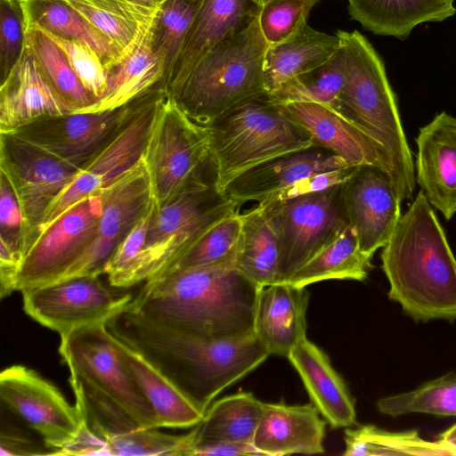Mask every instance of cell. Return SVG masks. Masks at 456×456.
<instances>
[{
    "label": "cell",
    "instance_id": "6da1fadb",
    "mask_svg": "<svg viewBox=\"0 0 456 456\" xmlns=\"http://www.w3.org/2000/svg\"><path fill=\"white\" fill-rule=\"evenodd\" d=\"M106 325L203 413L217 395L270 355L255 333L231 338H203L152 321L130 306Z\"/></svg>",
    "mask_w": 456,
    "mask_h": 456
},
{
    "label": "cell",
    "instance_id": "7a4b0ae2",
    "mask_svg": "<svg viewBox=\"0 0 456 456\" xmlns=\"http://www.w3.org/2000/svg\"><path fill=\"white\" fill-rule=\"evenodd\" d=\"M259 289L232 264L189 268L144 282L130 308L200 337L238 338L255 333Z\"/></svg>",
    "mask_w": 456,
    "mask_h": 456
},
{
    "label": "cell",
    "instance_id": "3957f363",
    "mask_svg": "<svg viewBox=\"0 0 456 456\" xmlns=\"http://www.w3.org/2000/svg\"><path fill=\"white\" fill-rule=\"evenodd\" d=\"M388 297L415 322L456 320V258L423 191L381 252Z\"/></svg>",
    "mask_w": 456,
    "mask_h": 456
},
{
    "label": "cell",
    "instance_id": "277c9868",
    "mask_svg": "<svg viewBox=\"0 0 456 456\" xmlns=\"http://www.w3.org/2000/svg\"><path fill=\"white\" fill-rule=\"evenodd\" d=\"M337 35L345 79L334 110L372 141L390 167L399 198L411 199L414 164L384 62L358 31L338 30Z\"/></svg>",
    "mask_w": 456,
    "mask_h": 456
},
{
    "label": "cell",
    "instance_id": "5b68a950",
    "mask_svg": "<svg viewBox=\"0 0 456 456\" xmlns=\"http://www.w3.org/2000/svg\"><path fill=\"white\" fill-rule=\"evenodd\" d=\"M267 48L257 13L166 93L191 120L208 126L244 101L265 93L264 60Z\"/></svg>",
    "mask_w": 456,
    "mask_h": 456
},
{
    "label": "cell",
    "instance_id": "8992f818",
    "mask_svg": "<svg viewBox=\"0 0 456 456\" xmlns=\"http://www.w3.org/2000/svg\"><path fill=\"white\" fill-rule=\"evenodd\" d=\"M204 126L215 183L222 192L243 172L314 145L310 134L266 93L244 101Z\"/></svg>",
    "mask_w": 456,
    "mask_h": 456
},
{
    "label": "cell",
    "instance_id": "52a82bcc",
    "mask_svg": "<svg viewBox=\"0 0 456 456\" xmlns=\"http://www.w3.org/2000/svg\"><path fill=\"white\" fill-rule=\"evenodd\" d=\"M239 205L209 175L194 180L162 207L154 204L137 282L161 275L216 224L235 214Z\"/></svg>",
    "mask_w": 456,
    "mask_h": 456
},
{
    "label": "cell",
    "instance_id": "ba28073f",
    "mask_svg": "<svg viewBox=\"0 0 456 456\" xmlns=\"http://www.w3.org/2000/svg\"><path fill=\"white\" fill-rule=\"evenodd\" d=\"M143 159L157 208L214 170L206 126L191 120L167 93L156 115Z\"/></svg>",
    "mask_w": 456,
    "mask_h": 456
},
{
    "label": "cell",
    "instance_id": "9c48e42d",
    "mask_svg": "<svg viewBox=\"0 0 456 456\" xmlns=\"http://www.w3.org/2000/svg\"><path fill=\"white\" fill-rule=\"evenodd\" d=\"M278 241L277 283L288 282L348 226L342 183L297 197L260 202Z\"/></svg>",
    "mask_w": 456,
    "mask_h": 456
},
{
    "label": "cell",
    "instance_id": "30bf717a",
    "mask_svg": "<svg viewBox=\"0 0 456 456\" xmlns=\"http://www.w3.org/2000/svg\"><path fill=\"white\" fill-rule=\"evenodd\" d=\"M59 354L86 387L104 395L140 426L159 428L157 414L133 377L106 323L82 327L60 336Z\"/></svg>",
    "mask_w": 456,
    "mask_h": 456
},
{
    "label": "cell",
    "instance_id": "8fae6325",
    "mask_svg": "<svg viewBox=\"0 0 456 456\" xmlns=\"http://www.w3.org/2000/svg\"><path fill=\"white\" fill-rule=\"evenodd\" d=\"M165 95L166 90L161 86L142 98L133 114L51 204L44 217L40 233L72 205L110 186L143 159L156 115Z\"/></svg>",
    "mask_w": 456,
    "mask_h": 456
},
{
    "label": "cell",
    "instance_id": "7c38bea8",
    "mask_svg": "<svg viewBox=\"0 0 456 456\" xmlns=\"http://www.w3.org/2000/svg\"><path fill=\"white\" fill-rule=\"evenodd\" d=\"M0 397L5 408L41 437L51 455H66L83 428L82 411L37 371L15 364L0 374Z\"/></svg>",
    "mask_w": 456,
    "mask_h": 456
},
{
    "label": "cell",
    "instance_id": "4fadbf2b",
    "mask_svg": "<svg viewBox=\"0 0 456 456\" xmlns=\"http://www.w3.org/2000/svg\"><path fill=\"white\" fill-rule=\"evenodd\" d=\"M100 276L73 277L24 289L23 310L34 321L63 336L77 329L107 323L126 310L131 293L110 289Z\"/></svg>",
    "mask_w": 456,
    "mask_h": 456
},
{
    "label": "cell",
    "instance_id": "5bb4252c",
    "mask_svg": "<svg viewBox=\"0 0 456 456\" xmlns=\"http://www.w3.org/2000/svg\"><path fill=\"white\" fill-rule=\"evenodd\" d=\"M0 170L8 175L21 208L26 256L49 207L80 169L13 134L0 133Z\"/></svg>",
    "mask_w": 456,
    "mask_h": 456
},
{
    "label": "cell",
    "instance_id": "9a60e30c",
    "mask_svg": "<svg viewBox=\"0 0 456 456\" xmlns=\"http://www.w3.org/2000/svg\"><path fill=\"white\" fill-rule=\"evenodd\" d=\"M101 211L99 191L72 205L45 228L23 259L16 291L58 281L90 245Z\"/></svg>",
    "mask_w": 456,
    "mask_h": 456
},
{
    "label": "cell",
    "instance_id": "2e32d148",
    "mask_svg": "<svg viewBox=\"0 0 456 456\" xmlns=\"http://www.w3.org/2000/svg\"><path fill=\"white\" fill-rule=\"evenodd\" d=\"M100 192L102 211L94 237L80 258L58 281L105 274L118 246L153 205L144 159Z\"/></svg>",
    "mask_w": 456,
    "mask_h": 456
},
{
    "label": "cell",
    "instance_id": "e0dca14e",
    "mask_svg": "<svg viewBox=\"0 0 456 456\" xmlns=\"http://www.w3.org/2000/svg\"><path fill=\"white\" fill-rule=\"evenodd\" d=\"M143 96L110 110L45 117L11 134L81 169L133 114Z\"/></svg>",
    "mask_w": 456,
    "mask_h": 456
},
{
    "label": "cell",
    "instance_id": "ac0fdd59",
    "mask_svg": "<svg viewBox=\"0 0 456 456\" xmlns=\"http://www.w3.org/2000/svg\"><path fill=\"white\" fill-rule=\"evenodd\" d=\"M342 199L361 250L373 256L386 245L402 216V200L390 174L376 165L357 166L342 183Z\"/></svg>",
    "mask_w": 456,
    "mask_h": 456
},
{
    "label": "cell",
    "instance_id": "d6986e66",
    "mask_svg": "<svg viewBox=\"0 0 456 456\" xmlns=\"http://www.w3.org/2000/svg\"><path fill=\"white\" fill-rule=\"evenodd\" d=\"M416 180L446 220L456 214V117L440 112L416 138Z\"/></svg>",
    "mask_w": 456,
    "mask_h": 456
},
{
    "label": "cell",
    "instance_id": "ffe728a7",
    "mask_svg": "<svg viewBox=\"0 0 456 456\" xmlns=\"http://www.w3.org/2000/svg\"><path fill=\"white\" fill-rule=\"evenodd\" d=\"M350 167L330 151L313 145L257 165L232 180L223 192L239 204L262 202L299 179Z\"/></svg>",
    "mask_w": 456,
    "mask_h": 456
},
{
    "label": "cell",
    "instance_id": "44dd1931",
    "mask_svg": "<svg viewBox=\"0 0 456 456\" xmlns=\"http://www.w3.org/2000/svg\"><path fill=\"white\" fill-rule=\"evenodd\" d=\"M325 426L313 403H265L253 444L265 456L323 453Z\"/></svg>",
    "mask_w": 456,
    "mask_h": 456
},
{
    "label": "cell",
    "instance_id": "7402d4cb",
    "mask_svg": "<svg viewBox=\"0 0 456 456\" xmlns=\"http://www.w3.org/2000/svg\"><path fill=\"white\" fill-rule=\"evenodd\" d=\"M309 292L289 282L259 289L254 332L269 354L288 357L292 348L306 337Z\"/></svg>",
    "mask_w": 456,
    "mask_h": 456
},
{
    "label": "cell",
    "instance_id": "603a6c76",
    "mask_svg": "<svg viewBox=\"0 0 456 456\" xmlns=\"http://www.w3.org/2000/svg\"><path fill=\"white\" fill-rule=\"evenodd\" d=\"M260 7L253 0H203L165 82V90L178 85L208 53L256 16Z\"/></svg>",
    "mask_w": 456,
    "mask_h": 456
},
{
    "label": "cell",
    "instance_id": "cb8c5ba5",
    "mask_svg": "<svg viewBox=\"0 0 456 456\" xmlns=\"http://www.w3.org/2000/svg\"><path fill=\"white\" fill-rule=\"evenodd\" d=\"M322 416L333 428L355 424V402L345 380L319 346L303 338L288 357Z\"/></svg>",
    "mask_w": 456,
    "mask_h": 456
},
{
    "label": "cell",
    "instance_id": "d4e9b609",
    "mask_svg": "<svg viewBox=\"0 0 456 456\" xmlns=\"http://www.w3.org/2000/svg\"><path fill=\"white\" fill-rule=\"evenodd\" d=\"M70 113L53 92L36 61L23 53L0 86V133H11L34 120Z\"/></svg>",
    "mask_w": 456,
    "mask_h": 456
},
{
    "label": "cell",
    "instance_id": "484cf974",
    "mask_svg": "<svg viewBox=\"0 0 456 456\" xmlns=\"http://www.w3.org/2000/svg\"><path fill=\"white\" fill-rule=\"evenodd\" d=\"M283 106L310 134L314 145L330 151L349 166L376 165L391 175L390 167L372 141L334 109L314 102Z\"/></svg>",
    "mask_w": 456,
    "mask_h": 456
},
{
    "label": "cell",
    "instance_id": "4316f807",
    "mask_svg": "<svg viewBox=\"0 0 456 456\" xmlns=\"http://www.w3.org/2000/svg\"><path fill=\"white\" fill-rule=\"evenodd\" d=\"M155 19L142 30L132 50L108 72L105 94L83 112L118 109L164 86L167 66L154 45Z\"/></svg>",
    "mask_w": 456,
    "mask_h": 456
},
{
    "label": "cell",
    "instance_id": "83f0119b",
    "mask_svg": "<svg viewBox=\"0 0 456 456\" xmlns=\"http://www.w3.org/2000/svg\"><path fill=\"white\" fill-rule=\"evenodd\" d=\"M352 19L375 35L406 39L426 22L456 14L454 0H347Z\"/></svg>",
    "mask_w": 456,
    "mask_h": 456
},
{
    "label": "cell",
    "instance_id": "f1b7e54d",
    "mask_svg": "<svg viewBox=\"0 0 456 456\" xmlns=\"http://www.w3.org/2000/svg\"><path fill=\"white\" fill-rule=\"evenodd\" d=\"M338 35L303 23L290 37L268 45L264 60L265 91L271 94L291 78L329 61L339 49Z\"/></svg>",
    "mask_w": 456,
    "mask_h": 456
},
{
    "label": "cell",
    "instance_id": "f546056e",
    "mask_svg": "<svg viewBox=\"0 0 456 456\" xmlns=\"http://www.w3.org/2000/svg\"><path fill=\"white\" fill-rule=\"evenodd\" d=\"M118 346L135 381L152 405L159 428H189L203 418L201 412L167 378L142 354L117 338Z\"/></svg>",
    "mask_w": 456,
    "mask_h": 456
},
{
    "label": "cell",
    "instance_id": "4dcf8cb0",
    "mask_svg": "<svg viewBox=\"0 0 456 456\" xmlns=\"http://www.w3.org/2000/svg\"><path fill=\"white\" fill-rule=\"evenodd\" d=\"M264 404L252 393L244 391L210 404L202 419L194 426V452L199 448L221 443L253 444Z\"/></svg>",
    "mask_w": 456,
    "mask_h": 456
},
{
    "label": "cell",
    "instance_id": "1f68e13d",
    "mask_svg": "<svg viewBox=\"0 0 456 456\" xmlns=\"http://www.w3.org/2000/svg\"><path fill=\"white\" fill-rule=\"evenodd\" d=\"M62 1L105 36L117 48L121 59L132 50L161 6H148L133 0Z\"/></svg>",
    "mask_w": 456,
    "mask_h": 456
},
{
    "label": "cell",
    "instance_id": "d6a6232c",
    "mask_svg": "<svg viewBox=\"0 0 456 456\" xmlns=\"http://www.w3.org/2000/svg\"><path fill=\"white\" fill-rule=\"evenodd\" d=\"M20 7L25 25L63 38L82 41L99 53L108 72L121 61L114 45L62 0H24Z\"/></svg>",
    "mask_w": 456,
    "mask_h": 456
},
{
    "label": "cell",
    "instance_id": "836d02e7",
    "mask_svg": "<svg viewBox=\"0 0 456 456\" xmlns=\"http://www.w3.org/2000/svg\"><path fill=\"white\" fill-rule=\"evenodd\" d=\"M278 241L261 204L242 214L234 267L259 288L277 283Z\"/></svg>",
    "mask_w": 456,
    "mask_h": 456
},
{
    "label": "cell",
    "instance_id": "e575fe53",
    "mask_svg": "<svg viewBox=\"0 0 456 456\" xmlns=\"http://www.w3.org/2000/svg\"><path fill=\"white\" fill-rule=\"evenodd\" d=\"M25 26V47L45 81L71 113L83 112L98 100L81 84L61 48L44 32Z\"/></svg>",
    "mask_w": 456,
    "mask_h": 456
},
{
    "label": "cell",
    "instance_id": "d590c367",
    "mask_svg": "<svg viewBox=\"0 0 456 456\" xmlns=\"http://www.w3.org/2000/svg\"><path fill=\"white\" fill-rule=\"evenodd\" d=\"M372 256L361 250L354 230L348 226L332 243L303 265L288 282L305 288L326 280L362 281L372 268Z\"/></svg>",
    "mask_w": 456,
    "mask_h": 456
},
{
    "label": "cell",
    "instance_id": "8d00e7d4",
    "mask_svg": "<svg viewBox=\"0 0 456 456\" xmlns=\"http://www.w3.org/2000/svg\"><path fill=\"white\" fill-rule=\"evenodd\" d=\"M344 456L451 455L436 440L421 438L417 431L389 432L373 425L345 430Z\"/></svg>",
    "mask_w": 456,
    "mask_h": 456
},
{
    "label": "cell",
    "instance_id": "74e56055",
    "mask_svg": "<svg viewBox=\"0 0 456 456\" xmlns=\"http://www.w3.org/2000/svg\"><path fill=\"white\" fill-rule=\"evenodd\" d=\"M344 79V61L339 46L329 61L291 78L268 95L281 105L314 102L335 109Z\"/></svg>",
    "mask_w": 456,
    "mask_h": 456
},
{
    "label": "cell",
    "instance_id": "f35d334b",
    "mask_svg": "<svg viewBox=\"0 0 456 456\" xmlns=\"http://www.w3.org/2000/svg\"><path fill=\"white\" fill-rule=\"evenodd\" d=\"M194 450V429L184 435H170L159 431L158 428L138 427L103 439L99 455L193 456Z\"/></svg>",
    "mask_w": 456,
    "mask_h": 456
},
{
    "label": "cell",
    "instance_id": "ab89813d",
    "mask_svg": "<svg viewBox=\"0 0 456 456\" xmlns=\"http://www.w3.org/2000/svg\"><path fill=\"white\" fill-rule=\"evenodd\" d=\"M377 408L394 418L409 413L456 416V373H447L412 391L381 398Z\"/></svg>",
    "mask_w": 456,
    "mask_h": 456
},
{
    "label": "cell",
    "instance_id": "60d3db41",
    "mask_svg": "<svg viewBox=\"0 0 456 456\" xmlns=\"http://www.w3.org/2000/svg\"><path fill=\"white\" fill-rule=\"evenodd\" d=\"M241 226L242 214L238 212L219 221L161 275L189 268L234 265Z\"/></svg>",
    "mask_w": 456,
    "mask_h": 456
},
{
    "label": "cell",
    "instance_id": "b9f144b4",
    "mask_svg": "<svg viewBox=\"0 0 456 456\" xmlns=\"http://www.w3.org/2000/svg\"><path fill=\"white\" fill-rule=\"evenodd\" d=\"M202 1L167 0L160 6L157 13L154 24V45L157 52L165 60L166 80L177 59Z\"/></svg>",
    "mask_w": 456,
    "mask_h": 456
},
{
    "label": "cell",
    "instance_id": "7bdbcfd3",
    "mask_svg": "<svg viewBox=\"0 0 456 456\" xmlns=\"http://www.w3.org/2000/svg\"><path fill=\"white\" fill-rule=\"evenodd\" d=\"M320 0H265L258 12V23L268 45L290 37L306 22L310 11Z\"/></svg>",
    "mask_w": 456,
    "mask_h": 456
},
{
    "label": "cell",
    "instance_id": "ee69618b",
    "mask_svg": "<svg viewBox=\"0 0 456 456\" xmlns=\"http://www.w3.org/2000/svg\"><path fill=\"white\" fill-rule=\"evenodd\" d=\"M153 205L120 242L107 264L105 274L110 287L126 289L138 284L139 261L145 244Z\"/></svg>",
    "mask_w": 456,
    "mask_h": 456
},
{
    "label": "cell",
    "instance_id": "f6af8a7d",
    "mask_svg": "<svg viewBox=\"0 0 456 456\" xmlns=\"http://www.w3.org/2000/svg\"><path fill=\"white\" fill-rule=\"evenodd\" d=\"M40 30L61 48L83 86L100 100L107 91L108 71L99 53L82 41Z\"/></svg>",
    "mask_w": 456,
    "mask_h": 456
},
{
    "label": "cell",
    "instance_id": "bcb514c9",
    "mask_svg": "<svg viewBox=\"0 0 456 456\" xmlns=\"http://www.w3.org/2000/svg\"><path fill=\"white\" fill-rule=\"evenodd\" d=\"M25 46V26L20 4L1 0L0 71L3 81L20 58Z\"/></svg>",
    "mask_w": 456,
    "mask_h": 456
},
{
    "label": "cell",
    "instance_id": "7dc6e473",
    "mask_svg": "<svg viewBox=\"0 0 456 456\" xmlns=\"http://www.w3.org/2000/svg\"><path fill=\"white\" fill-rule=\"evenodd\" d=\"M25 224L21 208L8 175L0 170V242L20 260L24 253Z\"/></svg>",
    "mask_w": 456,
    "mask_h": 456
},
{
    "label": "cell",
    "instance_id": "c3c4849f",
    "mask_svg": "<svg viewBox=\"0 0 456 456\" xmlns=\"http://www.w3.org/2000/svg\"><path fill=\"white\" fill-rule=\"evenodd\" d=\"M356 167L357 166H350L305 176L288 187L273 193L262 202L287 200L300 195L321 191L341 184L353 174Z\"/></svg>",
    "mask_w": 456,
    "mask_h": 456
},
{
    "label": "cell",
    "instance_id": "681fc988",
    "mask_svg": "<svg viewBox=\"0 0 456 456\" xmlns=\"http://www.w3.org/2000/svg\"><path fill=\"white\" fill-rule=\"evenodd\" d=\"M1 453L7 455H51L45 444L39 445L26 435L2 429Z\"/></svg>",
    "mask_w": 456,
    "mask_h": 456
},
{
    "label": "cell",
    "instance_id": "f907efd6",
    "mask_svg": "<svg viewBox=\"0 0 456 456\" xmlns=\"http://www.w3.org/2000/svg\"><path fill=\"white\" fill-rule=\"evenodd\" d=\"M263 456L253 444L248 443H221L199 448L195 451L194 456Z\"/></svg>",
    "mask_w": 456,
    "mask_h": 456
},
{
    "label": "cell",
    "instance_id": "816d5d0a",
    "mask_svg": "<svg viewBox=\"0 0 456 456\" xmlns=\"http://www.w3.org/2000/svg\"><path fill=\"white\" fill-rule=\"evenodd\" d=\"M436 441L444 446L451 455H456V424L440 434Z\"/></svg>",
    "mask_w": 456,
    "mask_h": 456
},
{
    "label": "cell",
    "instance_id": "f5cc1de1",
    "mask_svg": "<svg viewBox=\"0 0 456 456\" xmlns=\"http://www.w3.org/2000/svg\"><path fill=\"white\" fill-rule=\"evenodd\" d=\"M133 1L142 4H144V5L156 7V6L162 5L167 0H133Z\"/></svg>",
    "mask_w": 456,
    "mask_h": 456
},
{
    "label": "cell",
    "instance_id": "db71d44e",
    "mask_svg": "<svg viewBox=\"0 0 456 456\" xmlns=\"http://www.w3.org/2000/svg\"><path fill=\"white\" fill-rule=\"evenodd\" d=\"M253 1L261 6L265 3V0H253Z\"/></svg>",
    "mask_w": 456,
    "mask_h": 456
},
{
    "label": "cell",
    "instance_id": "11a10c76",
    "mask_svg": "<svg viewBox=\"0 0 456 456\" xmlns=\"http://www.w3.org/2000/svg\"><path fill=\"white\" fill-rule=\"evenodd\" d=\"M8 1L20 4L24 0H8Z\"/></svg>",
    "mask_w": 456,
    "mask_h": 456
}]
</instances>
